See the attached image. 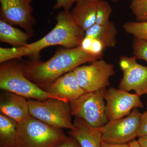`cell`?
Masks as SVG:
<instances>
[{
    "label": "cell",
    "mask_w": 147,
    "mask_h": 147,
    "mask_svg": "<svg viewBox=\"0 0 147 147\" xmlns=\"http://www.w3.org/2000/svg\"><path fill=\"white\" fill-rule=\"evenodd\" d=\"M57 24L52 30L36 41L24 47L0 48V63L29 56L37 57L46 47L61 45L64 48H74L81 45L85 32L79 26L69 11L63 10L57 14Z\"/></svg>",
    "instance_id": "cell-1"
},
{
    "label": "cell",
    "mask_w": 147,
    "mask_h": 147,
    "mask_svg": "<svg viewBox=\"0 0 147 147\" xmlns=\"http://www.w3.org/2000/svg\"><path fill=\"white\" fill-rule=\"evenodd\" d=\"M103 55L94 54L81 46L59 49L46 61L34 60L25 65L26 76L38 86L44 88L57 79L82 65L100 59Z\"/></svg>",
    "instance_id": "cell-2"
},
{
    "label": "cell",
    "mask_w": 147,
    "mask_h": 147,
    "mask_svg": "<svg viewBox=\"0 0 147 147\" xmlns=\"http://www.w3.org/2000/svg\"><path fill=\"white\" fill-rule=\"evenodd\" d=\"M0 88L28 99L44 100L55 98L61 100L29 80L25 75V65L17 62L7 61L1 65Z\"/></svg>",
    "instance_id": "cell-3"
},
{
    "label": "cell",
    "mask_w": 147,
    "mask_h": 147,
    "mask_svg": "<svg viewBox=\"0 0 147 147\" xmlns=\"http://www.w3.org/2000/svg\"><path fill=\"white\" fill-rule=\"evenodd\" d=\"M67 138L61 129L30 116L18 123L16 147H55Z\"/></svg>",
    "instance_id": "cell-4"
},
{
    "label": "cell",
    "mask_w": 147,
    "mask_h": 147,
    "mask_svg": "<svg viewBox=\"0 0 147 147\" xmlns=\"http://www.w3.org/2000/svg\"><path fill=\"white\" fill-rule=\"evenodd\" d=\"M28 102L32 117L56 128L74 129L69 102L55 98L44 100L29 99Z\"/></svg>",
    "instance_id": "cell-5"
},
{
    "label": "cell",
    "mask_w": 147,
    "mask_h": 147,
    "mask_svg": "<svg viewBox=\"0 0 147 147\" xmlns=\"http://www.w3.org/2000/svg\"><path fill=\"white\" fill-rule=\"evenodd\" d=\"M105 90L86 92L69 102L71 115L82 118L92 126L101 127L108 123L104 98Z\"/></svg>",
    "instance_id": "cell-6"
},
{
    "label": "cell",
    "mask_w": 147,
    "mask_h": 147,
    "mask_svg": "<svg viewBox=\"0 0 147 147\" xmlns=\"http://www.w3.org/2000/svg\"><path fill=\"white\" fill-rule=\"evenodd\" d=\"M79 85L85 92L105 90L115 74L114 65L100 59L88 65L80 66L73 70Z\"/></svg>",
    "instance_id": "cell-7"
},
{
    "label": "cell",
    "mask_w": 147,
    "mask_h": 147,
    "mask_svg": "<svg viewBox=\"0 0 147 147\" xmlns=\"http://www.w3.org/2000/svg\"><path fill=\"white\" fill-rule=\"evenodd\" d=\"M142 113L134 108L129 114L118 119L108 121L101 128L102 142L129 144L138 137Z\"/></svg>",
    "instance_id": "cell-8"
},
{
    "label": "cell",
    "mask_w": 147,
    "mask_h": 147,
    "mask_svg": "<svg viewBox=\"0 0 147 147\" xmlns=\"http://www.w3.org/2000/svg\"><path fill=\"white\" fill-rule=\"evenodd\" d=\"M105 113L108 121L118 119L128 115L134 108H142L140 96L121 89L110 88L105 90Z\"/></svg>",
    "instance_id": "cell-9"
},
{
    "label": "cell",
    "mask_w": 147,
    "mask_h": 147,
    "mask_svg": "<svg viewBox=\"0 0 147 147\" xmlns=\"http://www.w3.org/2000/svg\"><path fill=\"white\" fill-rule=\"evenodd\" d=\"M119 63L123 71L119 89L128 92L134 90L139 96L147 94V67L138 63L134 56H121Z\"/></svg>",
    "instance_id": "cell-10"
},
{
    "label": "cell",
    "mask_w": 147,
    "mask_h": 147,
    "mask_svg": "<svg viewBox=\"0 0 147 147\" xmlns=\"http://www.w3.org/2000/svg\"><path fill=\"white\" fill-rule=\"evenodd\" d=\"M34 0H0L1 19L18 25L32 35L34 19L32 3Z\"/></svg>",
    "instance_id": "cell-11"
},
{
    "label": "cell",
    "mask_w": 147,
    "mask_h": 147,
    "mask_svg": "<svg viewBox=\"0 0 147 147\" xmlns=\"http://www.w3.org/2000/svg\"><path fill=\"white\" fill-rule=\"evenodd\" d=\"M43 89L55 97L69 103L86 93L79 85L74 71L63 75Z\"/></svg>",
    "instance_id": "cell-12"
},
{
    "label": "cell",
    "mask_w": 147,
    "mask_h": 147,
    "mask_svg": "<svg viewBox=\"0 0 147 147\" xmlns=\"http://www.w3.org/2000/svg\"><path fill=\"white\" fill-rule=\"evenodd\" d=\"M5 92L1 97L0 111L1 114L18 123L31 116L28 102L26 98L13 93Z\"/></svg>",
    "instance_id": "cell-13"
},
{
    "label": "cell",
    "mask_w": 147,
    "mask_h": 147,
    "mask_svg": "<svg viewBox=\"0 0 147 147\" xmlns=\"http://www.w3.org/2000/svg\"><path fill=\"white\" fill-rule=\"evenodd\" d=\"M74 128L69 134L76 139L81 147H101L102 134L100 127L92 126L82 118L75 117Z\"/></svg>",
    "instance_id": "cell-14"
},
{
    "label": "cell",
    "mask_w": 147,
    "mask_h": 147,
    "mask_svg": "<svg viewBox=\"0 0 147 147\" xmlns=\"http://www.w3.org/2000/svg\"><path fill=\"white\" fill-rule=\"evenodd\" d=\"M98 0H80L71 12L74 19L81 29L86 32L96 24Z\"/></svg>",
    "instance_id": "cell-15"
},
{
    "label": "cell",
    "mask_w": 147,
    "mask_h": 147,
    "mask_svg": "<svg viewBox=\"0 0 147 147\" xmlns=\"http://www.w3.org/2000/svg\"><path fill=\"white\" fill-rule=\"evenodd\" d=\"M85 32V37L94 39L99 42L104 50L115 47L117 44V30L115 24L111 21L105 25L95 24Z\"/></svg>",
    "instance_id": "cell-16"
},
{
    "label": "cell",
    "mask_w": 147,
    "mask_h": 147,
    "mask_svg": "<svg viewBox=\"0 0 147 147\" xmlns=\"http://www.w3.org/2000/svg\"><path fill=\"white\" fill-rule=\"evenodd\" d=\"M31 36L27 32L14 28L11 24L1 19L0 20V41L14 47H24L28 44Z\"/></svg>",
    "instance_id": "cell-17"
},
{
    "label": "cell",
    "mask_w": 147,
    "mask_h": 147,
    "mask_svg": "<svg viewBox=\"0 0 147 147\" xmlns=\"http://www.w3.org/2000/svg\"><path fill=\"white\" fill-rule=\"evenodd\" d=\"M18 123L1 113L0 147H16Z\"/></svg>",
    "instance_id": "cell-18"
},
{
    "label": "cell",
    "mask_w": 147,
    "mask_h": 147,
    "mask_svg": "<svg viewBox=\"0 0 147 147\" xmlns=\"http://www.w3.org/2000/svg\"><path fill=\"white\" fill-rule=\"evenodd\" d=\"M124 30L134 38L147 41V21L127 22L123 26Z\"/></svg>",
    "instance_id": "cell-19"
},
{
    "label": "cell",
    "mask_w": 147,
    "mask_h": 147,
    "mask_svg": "<svg viewBox=\"0 0 147 147\" xmlns=\"http://www.w3.org/2000/svg\"><path fill=\"white\" fill-rule=\"evenodd\" d=\"M112 8L109 3L104 0H98L96 11V24L105 25L110 22Z\"/></svg>",
    "instance_id": "cell-20"
},
{
    "label": "cell",
    "mask_w": 147,
    "mask_h": 147,
    "mask_svg": "<svg viewBox=\"0 0 147 147\" xmlns=\"http://www.w3.org/2000/svg\"><path fill=\"white\" fill-rule=\"evenodd\" d=\"M130 9L137 22L147 21V0H131Z\"/></svg>",
    "instance_id": "cell-21"
},
{
    "label": "cell",
    "mask_w": 147,
    "mask_h": 147,
    "mask_svg": "<svg viewBox=\"0 0 147 147\" xmlns=\"http://www.w3.org/2000/svg\"><path fill=\"white\" fill-rule=\"evenodd\" d=\"M134 57L147 62V41L134 38L132 43Z\"/></svg>",
    "instance_id": "cell-22"
},
{
    "label": "cell",
    "mask_w": 147,
    "mask_h": 147,
    "mask_svg": "<svg viewBox=\"0 0 147 147\" xmlns=\"http://www.w3.org/2000/svg\"><path fill=\"white\" fill-rule=\"evenodd\" d=\"M80 0H56L54 9L62 8L64 10L69 11L74 4L76 3Z\"/></svg>",
    "instance_id": "cell-23"
},
{
    "label": "cell",
    "mask_w": 147,
    "mask_h": 147,
    "mask_svg": "<svg viewBox=\"0 0 147 147\" xmlns=\"http://www.w3.org/2000/svg\"><path fill=\"white\" fill-rule=\"evenodd\" d=\"M147 135V110L142 114L140 125L138 131V137H144Z\"/></svg>",
    "instance_id": "cell-24"
},
{
    "label": "cell",
    "mask_w": 147,
    "mask_h": 147,
    "mask_svg": "<svg viewBox=\"0 0 147 147\" xmlns=\"http://www.w3.org/2000/svg\"><path fill=\"white\" fill-rule=\"evenodd\" d=\"M55 147H81L76 139L72 137H67V139L60 144Z\"/></svg>",
    "instance_id": "cell-25"
},
{
    "label": "cell",
    "mask_w": 147,
    "mask_h": 147,
    "mask_svg": "<svg viewBox=\"0 0 147 147\" xmlns=\"http://www.w3.org/2000/svg\"><path fill=\"white\" fill-rule=\"evenodd\" d=\"M101 147H130L129 144H114L102 142Z\"/></svg>",
    "instance_id": "cell-26"
},
{
    "label": "cell",
    "mask_w": 147,
    "mask_h": 147,
    "mask_svg": "<svg viewBox=\"0 0 147 147\" xmlns=\"http://www.w3.org/2000/svg\"><path fill=\"white\" fill-rule=\"evenodd\" d=\"M137 141L142 147H147V135L144 137H139Z\"/></svg>",
    "instance_id": "cell-27"
},
{
    "label": "cell",
    "mask_w": 147,
    "mask_h": 147,
    "mask_svg": "<svg viewBox=\"0 0 147 147\" xmlns=\"http://www.w3.org/2000/svg\"><path fill=\"white\" fill-rule=\"evenodd\" d=\"M130 147H143L140 145L138 141L134 140L129 143Z\"/></svg>",
    "instance_id": "cell-28"
},
{
    "label": "cell",
    "mask_w": 147,
    "mask_h": 147,
    "mask_svg": "<svg viewBox=\"0 0 147 147\" xmlns=\"http://www.w3.org/2000/svg\"><path fill=\"white\" fill-rule=\"evenodd\" d=\"M112 2L114 3H117L120 0H111Z\"/></svg>",
    "instance_id": "cell-29"
}]
</instances>
